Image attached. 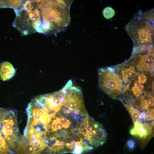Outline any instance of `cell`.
<instances>
[{"mask_svg":"<svg viewBox=\"0 0 154 154\" xmlns=\"http://www.w3.org/2000/svg\"><path fill=\"white\" fill-rule=\"evenodd\" d=\"M15 12L16 17L13 24L22 33L26 35L35 31L39 33L41 25L40 13L33 1H27Z\"/></svg>","mask_w":154,"mask_h":154,"instance_id":"cell-1","label":"cell"},{"mask_svg":"<svg viewBox=\"0 0 154 154\" xmlns=\"http://www.w3.org/2000/svg\"><path fill=\"white\" fill-rule=\"evenodd\" d=\"M142 15L134 18L126 26L127 31L136 46L153 44V21Z\"/></svg>","mask_w":154,"mask_h":154,"instance_id":"cell-2","label":"cell"},{"mask_svg":"<svg viewBox=\"0 0 154 154\" xmlns=\"http://www.w3.org/2000/svg\"><path fill=\"white\" fill-rule=\"evenodd\" d=\"M98 85L100 89L114 99L120 100L124 84L115 68H102L98 70Z\"/></svg>","mask_w":154,"mask_h":154,"instance_id":"cell-3","label":"cell"},{"mask_svg":"<svg viewBox=\"0 0 154 154\" xmlns=\"http://www.w3.org/2000/svg\"><path fill=\"white\" fill-rule=\"evenodd\" d=\"M14 115L11 110L0 108V154L7 152L14 140Z\"/></svg>","mask_w":154,"mask_h":154,"instance_id":"cell-4","label":"cell"},{"mask_svg":"<svg viewBox=\"0 0 154 154\" xmlns=\"http://www.w3.org/2000/svg\"><path fill=\"white\" fill-rule=\"evenodd\" d=\"M133 124L130 133L136 139L141 146L144 147L153 136V121L140 122L137 121Z\"/></svg>","mask_w":154,"mask_h":154,"instance_id":"cell-5","label":"cell"},{"mask_svg":"<svg viewBox=\"0 0 154 154\" xmlns=\"http://www.w3.org/2000/svg\"><path fill=\"white\" fill-rule=\"evenodd\" d=\"M114 67L121 77L124 86L135 76L137 72L130 60Z\"/></svg>","mask_w":154,"mask_h":154,"instance_id":"cell-6","label":"cell"},{"mask_svg":"<svg viewBox=\"0 0 154 154\" xmlns=\"http://www.w3.org/2000/svg\"><path fill=\"white\" fill-rule=\"evenodd\" d=\"M154 97L151 93H146L130 102L129 104L138 110L146 111L150 108H154Z\"/></svg>","mask_w":154,"mask_h":154,"instance_id":"cell-7","label":"cell"},{"mask_svg":"<svg viewBox=\"0 0 154 154\" xmlns=\"http://www.w3.org/2000/svg\"><path fill=\"white\" fill-rule=\"evenodd\" d=\"M16 71L9 62H5L0 65V77L3 81L8 80L15 75Z\"/></svg>","mask_w":154,"mask_h":154,"instance_id":"cell-8","label":"cell"},{"mask_svg":"<svg viewBox=\"0 0 154 154\" xmlns=\"http://www.w3.org/2000/svg\"><path fill=\"white\" fill-rule=\"evenodd\" d=\"M124 105L130 114L133 122L138 121L141 113L139 110L129 104H124Z\"/></svg>","mask_w":154,"mask_h":154,"instance_id":"cell-9","label":"cell"},{"mask_svg":"<svg viewBox=\"0 0 154 154\" xmlns=\"http://www.w3.org/2000/svg\"><path fill=\"white\" fill-rule=\"evenodd\" d=\"M115 13L114 9L110 7H107L105 8L103 11L104 17L108 19L112 18L114 16Z\"/></svg>","mask_w":154,"mask_h":154,"instance_id":"cell-10","label":"cell"},{"mask_svg":"<svg viewBox=\"0 0 154 154\" xmlns=\"http://www.w3.org/2000/svg\"><path fill=\"white\" fill-rule=\"evenodd\" d=\"M79 142L72 149L73 154H82L84 152L83 147L79 144Z\"/></svg>","mask_w":154,"mask_h":154,"instance_id":"cell-11","label":"cell"},{"mask_svg":"<svg viewBox=\"0 0 154 154\" xmlns=\"http://www.w3.org/2000/svg\"><path fill=\"white\" fill-rule=\"evenodd\" d=\"M147 121H153L154 119V108H150L146 111Z\"/></svg>","mask_w":154,"mask_h":154,"instance_id":"cell-12","label":"cell"},{"mask_svg":"<svg viewBox=\"0 0 154 154\" xmlns=\"http://www.w3.org/2000/svg\"><path fill=\"white\" fill-rule=\"evenodd\" d=\"M60 121L65 128H68L70 125V121L65 117H61L60 118Z\"/></svg>","mask_w":154,"mask_h":154,"instance_id":"cell-13","label":"cell"},{"mask_svg":"<svg viewBox=\"0 0 154 154\" xmlns=\"http://www.w3.org/2000/svg\"><path fill=\"white\" fill-rule=\"evenodd\" d=\"M136 144L135 141L132 139H128L126 142V145L130 149H133L135 146Z\"/></svg>","mask_w":154,"mask_h":154,"instance_id":"cell-14","label":"cell"},{"mask_svg":"<svg viewBox=\"0 0 154 154\" xmlns=\"http://www.w3.org/2000/svg\"><path fill=\"white\" fill-rule=\"evenodd\" d=\"M71 131L73 134L78 135L80 133V128H73Z\"/></svg>","mask_w":154,"mask_h":154,"instance_id":"cell-15","label":"cell"},{"mask_svg":"<svg viewBox=\"0 0 154 154\" xmlns=\"http://www.w3.org/2000/svg\"><path fill=\"white\" fill-rule=\"evenodd\" d=\"M72 138L73 140L75 141H80L81 138L78 135L73 134L70 136Z\"/></svg>","mask_w":154,"mask_h":154,"instance_id":"cell-16","label":"cell"},{"mask_svg":"<svg viewBox=\"0 0 154 154\" xmlns=\"http://www.w3.org/2000/svg\"><path fill=\"white\" fill-rule=\"evenodd\" d=\"M64 140L65 141L66 143H70L73 140L72 138L70 136L66 137L64 139Z\"/></svg>","mask_w":154,"mask_h":154,"instance_id":"cell-17","label":"cell"},{"mask_svg":"<svg viewBox=\"0 0 154 154\" xmlns=\"http://www.w3.org/2000/svg\"><path fill=\"white\" fill-rule=\"evenodd\" d=\"M65 145V143L63 141H59L58 143V146L60 147H64V146Z\"/></svg>","mask_w":154,"mask_h":154,"instance_id":"cell-18","label":"cell"},{"mask_svg":"<svg viewBox=\"0 0 154 154\" xmlns=\"http://www.w3.org/2000/svg\"><path fill=\"white\" fill-rule=\"evenodd\" d=\"M76 120L77 123H81L83 121L82 119L80 117H79Z\"/></svg>","mask_w":154,"mask_h":154,"instance_id":"cell-19","label":"cell"}]
</instances>
